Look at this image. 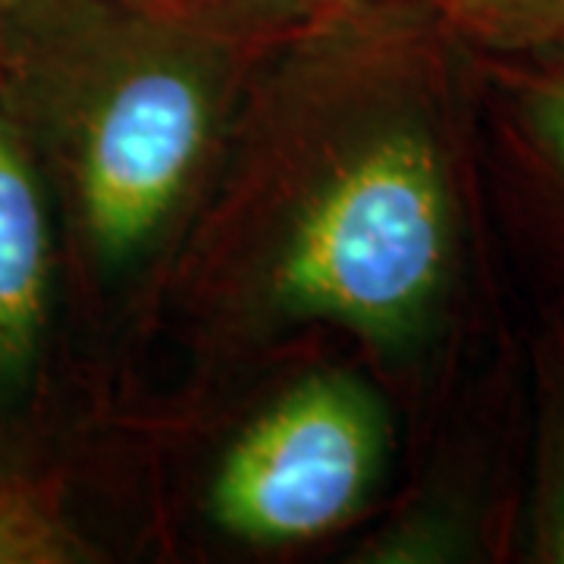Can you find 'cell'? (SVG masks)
Wrapping results in <instances>:
<instances>
[{
	"label": "cell",
	"instance_id": "cell-1",
	"mask_svg": "<svg viewBox=\"0 0 564 564\" xmlns=\"http://www.w3.org/2000/svg\"><path fill=\"white\" fill-rule=\"evenodd\" d=\"M0 41L63 69L54 129L85 242L110 270L139 261L214 139V41L129 0H29L0 25Z\"/></svg>",
	"mask_w": 564,
	"mask_h": 564
},
{
	"label": "cell",
	"instance_id": "cell-2",
	"mask_svg": "<svg viewBox=\"0 0 564 564\" xmlns=\"http://www.w3.org/2000/svg\"><path fill=\"white\" fill-rule=\"evenodd\" d=\"M458 261L452 170L433 126H377L307 192L270 263L267 295L289 321H326L380 345L414 339Z\"/></svg>",
	"mask_w": 564,
	"mask_h": 564
},
{
	"label": "cell",
	"instance_id": "cell-3",
	"mask_svg": "<svg viewBox=\"0 0 564 564\" xmlns=\"http://www.w3.org/2000/svg\"><path fill=\"white\" fill-rule=\"evenodd\" d=\"M389 421L373 389L345 370L307 373L226 448L210 518L232 540H321L361 511L383 477Z\"/></svg>",
	"mask_w": 564,
	"mask_h": 564
},
{
	"label": "cell",
	"instance_id": "cell-4",
	"mask_svg": "<svg viewBox=\"0 0 564 564\" xmlns=\"http://www.w3.org/2000/svg\"><path fill=\"white\" fill-rule=\"evenodd\" d=\"M51 220L39 170L0 101V399L29 383L51 317Z\"/></svg>",
	"mask_w": 564,
	"mask_h": 564
},
{
	"label": "cell",
	"instance_id": "cell-5",
	"mask_svg": "<svg viewBox=\"0 0 564 564\" xmlns=\"http://www.w3.org/2000/svg\"><path fill=\"white\" fill-rule=\"evenodd\" d=\"M458 35L489 51H564V0H433Z\"/></svg>",
	"mask_w": 564,
	"mask_h": 564
},
{
	"label": "cell",
	"instance_id": "cell-6",
	"mask_svg": "<svg viewBox=\"0 0 564 564\" xmlns=\"http://www.w3.org/2000/svg\"><path fill=\"white\" fill-rule=\"evenodd\" d=\"M88 545L32 489L0 486V564H73Z\"/></svg>",
	"mask_w": 564,
	"mask_h": 564
},
{
	"label": "cell",
	"instance_id": "cell-7",
	"mask_svg": "<svg viewBox=\"0 0 564 564\" xmlns=\"http://www.w3.org/2000/svg\"><path fill=\"white\" fill-rule=\"evenodd\" d=\"M474 527L452 511H417L383 530L361 549L367 564H430L474 558Z\"/></svg>",
	"mask_w": 564,
	"mask_h": 564
},
{
	"label": "cell",
	"instance_id": "cell-8",
	"mask_svg": "<svg viewBox=\"0 0 564 564\" xmlns=\"http://www.w3.org/2000/svg\"><path fill=\"white\" fill-rule=\"evenodd\" d=\"M530 562L564 564V399L543 423L527 521Z\"/></svg>",
	"mask_w": 564,
	"mask_h": 564
},
{
	"label": "cell",
	"instance_id": "cell-9",
	"mask_svg": "<svg viewBox=\"0 0 564 564\" xmlns=\"http://www.w3.org/2000/svg\"><path fill=\"white\" fill-rule=\"evenodd\" d=\"M521 126L536 158L564 185V63L527 85L521 95Z\"/></svg>",
	"mask_w": 564,
	"mask_h": 564
},
{
	"label": "cell",
	"instance_id": "cell-10",
	"mask_svg": "<svg viewBox=\"0 0 564 564\" xmlns=\"http://www.w3.org/2000/svg\"><path fill=\"white\" fill-rule=\"evenodd\" d=\"M307 3H321V7H370V3H386V0H307ZM423 3L433 7V0H423Z\"/></svg>",
	"mask_w": 564,
	"mask_h": 564
},
{
	"label": "cell",
	"instance_id": "cell-11",
	"mask_svg": "<svg viewBox=\"0 0 564 564\" xmlns=\"http://www.w3.org/2000/svg\"><path fill=\"white\" fill-rule=\"evenodd\" d=\"M25 3H29V0H0V25L10 20L20 7H25Z\"/></svg>",
	"mask_w": 564,
	"mask_h": 564
}]
</instances>
